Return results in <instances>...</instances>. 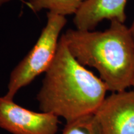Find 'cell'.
Returning a JSON list of instances; mask_svg holds the SVG:
<instances>
[{
  "instance_id": "7a4b0ae2",
  "label": "cell",
  "mask_w": 134,
  "mask_h": 134,
  "mask_svg": "<svg viewBox=\"0 0 134 134\" xmlns=\"http://www.w3.org/2000/svg\"><path fill=\"white\" fill-rule=\"evenodd\" d=\"M73 56L95 68L113 93L125 91L134 78V48L128 27L116 20L104 31L69 29L63 34Z\"/></svg>"
},
{
  "instance_id": "3957f363",
  "label": "cell",
  "mask_w": 134,
  "mask_h": 134,
  "mask_svg": "<svg viewBox=\"0 0 134 134\" xmlns=\"http://www.w3.org/2000/svg\"><path fill=\"white\" fill-rule=\"evenodd\" d=\"M47 23L32 48L11 71L5 98L13 99L21 89L48 69L58 49L66 17L48 12Z\"/></svg>"
},
{
  "instance_id": "8fae6325",
  "label": "cell",
  "mask_w": 134,
  "mask_h": 134,
  "mask_svg": "<svg viewBox=\"0 0 134 134\" xmlns=\"http://www.w3.org/2000/svg\"><path fill=\"white\" fill-rule=\"evenodd\" d=\"M132 86H133V90H134V78H133V81H132Z\"/></svg>"
},
{
  "instance_id": "277c9868",
  "label": "cell",
  "mask_w": 134,
  "mask_h": 134,
  "mask_svg": "<svg viewBox=\"0 0 134 134\" xmlns=\"http://www.w3.org/2000/svg\"><path fill=\"white\" fill-rule=\"evenodd\" d=\"M59 117L27 109L4 96L0 97V128L12 134H57Z\"/></svg>"
},
{
  "instance_id": "ba28073f",
  "label": "cell",
  "mask_w": 134,
  "mask_h": 134,
  "mask_svg": "<svg viewBox=\"0 0 134 134\" xmlns=\"http://www.w3.org/2000/svg\"><path fill=\"white\" fill-rule=\"evenodd\" d=\"M62 134H103L95 114L86 115L66 123Z\"/></svg>"
},
{
  "instance_id": "6da1fadb",
  "label": "cell",
  "mask_w": 134,
  "mask_h": 134,
  "mask_svg": "<svg viewBox=\"0 0 134 134\" xmlns=\"http://www.w3.org/2000/svg\"><path fill=\"white\" fill-rule=\"evenodd\" d=\"M108 91L103 80L73 56L62 35L56 55L37 96L41 111L71 122L94 114Z\"/></svg>"
},
{
  "instance_id": "30bf717a",
  "label": "cell",
  "mask_w": 134,
  "mask_h": 134,
  "mask_svg": "<svg viewBox=\"0 0 134 134\" xmlns=\"http://www.w3.org/2000/svg\"><path fill=\"white\" fill-rule=\"evenodd\" d=\"M13 1V0H0V7L4 5L6 3L10 2V1Z\"/></svg>"
},
{
  "instance_id": "5b68a950",
  "label": "cell",
  "mask_w": 134,
  "mask_h": 134,
  "mask_svg": "<svg viewBox=\"0 0 134 134\" xmlns=\"http://www.w3.org/2000/svg\"><path fill=\"white\" fill-rule=\"evenodd\" d=\"M94 114L103 134H134V90L113 93Z\"/></svg>"
},
{
  "instance_id": "8992f818",
  "label": "cell",
  "mask_w": 134,
  "mask_h": 134,
  "mask_svg": "<svg viewBox=\"0 0 134 134\" xmlns=\"http://www.w3.org/2000/svg\"><path fill=\"white\" fill-rule=\"evenodd\" d=\"M127 0H86L74 15L76 29L93 31L100 22L108 19L124 23Z\"/></svg>"
},
{
  "instance_id": "9c48e42d",
  "label": "cell",
  "mask_w": 134,
  "mask_h": 134,
  "mask_svg": "<svg viewBox=\"0 0 134 134\" xmlns=\"http://www.w3.org/2000/svg\"><path fill=\"white\" fill-rule=\"evenodd\" d=\"M129 29V34L130 41L132 43V46L134 48V21L131 25V26L130 27Z\"/></svg>"
},
{
  "instance_id": "52a82bcc",
  "label": "cell",
  "mask_w": 134,
  "mask_h": 134,
  "mask_svg": "<svg viewBox=\"0 0 134 134\" xmlns=\"http://www.w3.org/2000/svg\"><path fill=\"white\" fill-rule=\"evenodd\" d=\"M35 12L42 9L66 16L75 15L86 0H25Z\"/></svg>"
}]
</instances>
